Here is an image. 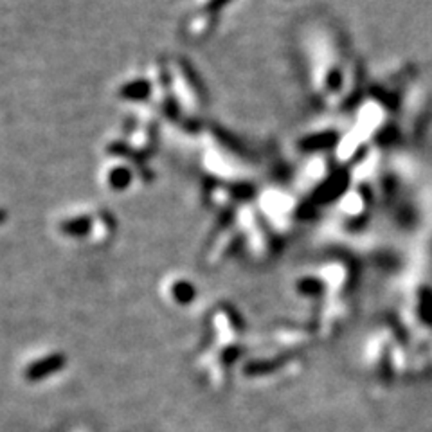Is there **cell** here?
Masks as SVG:
<instances>
[{
  "label": "cell",
  "mask_w": 432,
  "mask_h": 432,
  "mask_svg": "<svg viewBox=\"0 0 432 432\" xmlns=\"http://www.w3.org/2000/svg\"><path fill=\"white\" fill-rule=\"evenodd\" d=\"M65 364H67L65 355H61V353H52V355H47L44 356V359L36 360V362H32V364H29L28 368H25L24 371L25 380L29 382L44 380V378H49L51 375H54V373L61 371V369L65 368Z\"/></svg>",
  "instance_id": "1"
},
{
  "label": "cell",
  "mask_w": 432,
  "mask_h": 432,
  "mask_svg": "<svg viewBox=\"0 0 432 432\" xmlns=\"http://www.w3.org/2000/svg\"><path fill=\"white\" fill-rule=\"evenodd\" d=\"M193 296H195V288H193V284L186 283V281H180V283L173 287V297L180 304H188L193 299Z\"/></svg>",
  "instance_id": "2"
},
{
  "label": "cell",
  "mask_w": 432,
  "mask_h": 432,
  "mask_svg": "<svg viewBox=\"0 0 432 432\" xmlns=\"http://www.w3.org/2000/svg\"><path fill=\"white\" fill-rule=\"evenodd\" d=\"M4 218H6V212H4V211H0V224L4 222Z\"/></svg>",
  "instance_id": "3"
}]
</instances>
